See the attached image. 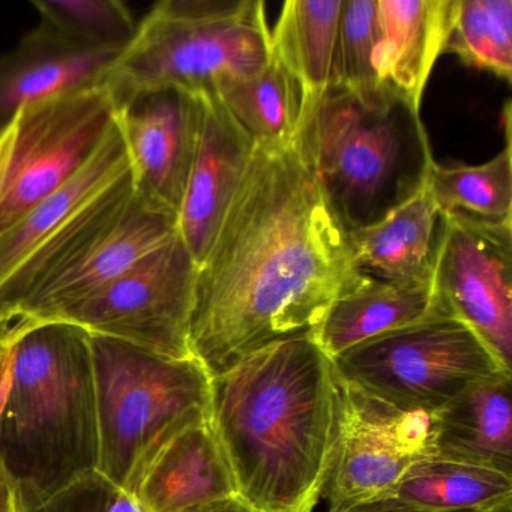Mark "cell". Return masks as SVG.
Masks as SVG:
<instances>
[{"label":"cell","mask_w":512,"mask_h":512,"mask_svg":"<svg viewBox=\"0 0 512 512\" xmlns=\"http://www.w3.org/2000/svg\"><path fill=\"white\" fill-rule=\"evenodd\" d=\"M197 263L179 232L59 322L172 358L190 352Z\"/></svg>","instance_id":"obj_10"},{"label":"cell","mask_w":512,"mask_h":512,"mask_svg":"<svg viewBox=\"0 0 512 512\" xmlns=\"http://www.w3.org/2000/svg\"><path fill=\"white\" fill-rule=\"evenodd\" d=\"M505 148L478 166L433 161L427 182L440 214H460L490 223L512 221L511 109L503 113Z\"/></svg>","instance_id":"obj_25"},{"label":"cell","mask_w":512,"mask_h":512,"mask_svg":"<svg viewBox=\"0 0 512 512\" xmlns=\"http://www.w3.org/2000/svg\"><path fill=\"white\" fill-rule=\"evenodd\" d=\"M511 380L473 383L431 415L436 457L512 475Z\"/></svg>","instance_id":"obj_20"},{"label":"cell","mask_w":512,"mask_h":512,"mask_svg":"<svg viewBox=\"0 0 512 512\" xmlns=\"http://www.w3.org/2000/svg\"><path fill=\"white\" fill-rule=\"evenodd\" d=\"M358 277L296 137L256 145L197 266L191 355L217 377L269 344L313 334Z\"/></svg>","instance_id":"obj_1"},{"label":"cell","mask_w":512,"mask_h":512,"mask_svg":"<svg viewBox=\"0 0 512 512\" xmlns=\"http://www.w3.org/2000/svg\"><path fill=\"white\" fill-rule=\"evenodd\" d=\"M184 512H257L251 508L248 503L239 496L229 497V499L217 500V502L208 503V505L197 506V508L188 509Z\"/></svg>","instance_id":"obj_32"},{"label":"cell","mask_w":512,"mask_h":512,"mask_svg":"<svg viewBox=\"0 0 512 512\" xmlns=\"http://www.w3.org/2000/svg\"><path fill=\"white\" fill-rule=\"evenodd\" d=\"M136 197L128 170L0 283V331L20 308L77 268L124 218Z\"/></svg>","instance_id":"obj_17"},{"label":"cell","mask_w":512,"mask_h":512,"mask_svg":"<svg viewBox=\"0 0 512 512\" xmlns=\"http://www.w3.org/2000/svg\"><path fill=\"white\" fill-rule=\"evenodd\" d=\"M458 0H379L380 85L421 113L431 71L454 28Z\"/></svg>","instance_id":"obj_16"},{"label":"cell","mask_w":512,"mask_h":512,"mask_svg":"<svg viewBox=\"0 0 512 512\" xmlns=\"http://www.w3.org/2000/svg\"><path fill=\"white\" fill-rule=\"evenodd\" d=\"M116 124L106 85L32 104L0 134V233L73 181Z\"/></svg>","instance_id":"obj_8"},{"label":"cell","mask_w":512,"mask_h":512,"mask_svg":"<svg viewBox=\"0 0 512 512\" xmlns=\"http://www.w3.org/2000/svg\"><path fill=\"white\" fill-rule=\"evenodd\" d=\"M199 97V137L178 214L179 235L197 266L217 235L256 146L214 92Z\"/></svg>","instance_id":"obj_13"},{"label":"cell","mask_w":512,"mask_h":512,"mask_svg":"<svg viewBox=\"0 0 512 512\" xmlns=\"http://www.w3.org/2000/svg\"><path fill=\"white\" fill-rule=\"evenodd\" d=\"M446 313L433 281L392 284L359 277L335 299L313 338L332 359L358 344Z\"/></svg>","instance_id":"obj_21"},{"label":"cell","mask_w":512,"mask_h":512,"mask_svg":"<svg viewBox=\"0 0 512 512\" xmlns=\"http://www.w3.org/2000/svg\"><path fill=\"white\" fill-rule=\"evenodd\" d=\"M100 460L98 472L133 493L149 461L185 428L211 419V383L194 356L172 358L89 334Z\"/></svg>","instance_id":"obj_6"},{"label":"cell","mask_w":512,"mask_h":512,"mask_svg":"<svg viewBox=\"0 0 512 512\" xmlns=\"http://www.w3.org/2000/svg\"><path fill=\"white\" fill-rule=\"evenodd\" d=\"M440 214L425 179L418 191L370 226L347 232L356 272L392 284L433 281Z\"/></svg>","instance_id":"obj_19"},{"label":"cell","mask_w":512,"mask_h":512,"mask_svg":"<svg viewBox=\"0 0 512 512\" xmlns=\"http://www.w3.org/2000/svg\"><path fill=\"white\" fill-rule=\"evenodd\" d=\"M20 512H142V509L127 491L116 487L100 472H91Z\"/></svg>","instance_id":"obj_30"},{"label":"cell","mask_w":512,"mask_h":512,"mask_svg":"<svg viewBox=\"0 0 512 512\" xmlns=\"http://www.w3.org/2000/svg\"><path fill=\"white\" fill-rule=\"evenodd\" d=\"M11 380V353L4 344H0V407L4 404ZM0 512H20L16 488L11 484L0 463Z\"/></svg>","instance_id":"obj_31"},{"label":"cell","mask_w":512,"mask_h":512,"mask_svg":"<svg viewBox=\"0 0 512 512\" xmlns=\"http://www.w3.org/2000/svg\"><path fill=\"white\" fill-rule=\"evenodd\" d=\"M377 4L379 0H343L338 25L334 82L361 98L376 97L385 91L376 70Z\"/></svg>","instance_id":"obj_29"},{"label":"cell","mask_w":512,"mask_h":512,"mask_svg":"<svg viewBox=\"0 0 512 512\" xmlns=\"http://www.w3.org/2000/svg\"><path fill=\"white\" fill-rule=\"evenodd\" d=\"M433 287L443 310L466 323L511 370L512 221L443 214Z\"/></svg>","instance_id":"obj_11"},{"label":"cell","mask_w":512,"mask_h":512,"mask_svg":"<svg viewBox=\"0 0 512 512\" xmlns=\"http://www.w3.org/2000/svg\"><path fill=\"white\" fill-rule=\"evenodd\" d=\"M199 94L145 89L116 106L134 191L146 205L178 217L199 137Z\"/></svg>","instance_id":"obj_12"},{"label":"cell","mask_w":512,"mask_h":512,"mask_svg":"<svg viewBox=\"0 0 512 512\" xmlns=\"http://www.w3.org/2000/svg\"><path fill=\"white\" fill-rule=\"evenodd\" d=\"M11 380L0 407V463L19 511L98 472L91 341L82 328L49 322L0 332Z\"/></svg>","instance_id":"obj_3"},{"label":"cell","mask_w":512,"mask_h":512,"mask_svg":"<svg viewBox=\"0 0 512 512\" xmlns=\"http://www.w3.org/2000/svg\"><path fill=\"white\" fill-rule=\"evenodd\" d=\"M350 512H383L379 511V509L371 508V506H361V508L353 509V511Z\"/></svg>","instance_id":"obj_33"},{"label":"cell","mask_w":512,"mask_h":512,"mask_svg":"<svg viewBox=\"0 0 512 512\" xmlns=\"http://www.w3.org/2000/svg\"><path fill=\"white\" fill-rule=\"evenodd\" d=\"M262 0H163L107 74L115 106L145 89L217 92L271 61Z\"/></svg>","instance_id":"obj_5"},{"label":"cell","mask_w":512,"mask_h":512,"mask_svg":"<svg viewBox=\"0 0 512 512\" xmlns=\"http://www.w3.org/2000/svg\"><path fill=\"white\" fill-rule=\"evenodd\" d=\"M497 512H512V508L502 509V511H497Z\"/></svg>","instance_id":"obj_34"},{"label":"cell","mask_w":512,"mask_h":512,"mask_svg":"<svg viewBox=\"0 0 512 512\" xmlns=\"http://www.w3.org/2000/svg\"><path fill=\"white\" fill-rule=\"evenodd\" d=\"M343 0H287L271 32L272 58L301 88V107L316 103L334 80Z\"/></svg>","instance_id":"obj_24"},{"label":"cell","mask_w":512,"mask_h":512,"mask_svg":"<svg viewBox=\"0 0 512 512\" xmlns=\"http://www.w3.org/2000/svg\"><path fill=\"white\" fill-rule=\"evenodd\" d=\"M32 5L43 22L98 49L124 52L139 31L130 8L119 0H34Z\"/></svg>","instance_id":"obj_28"},{"label":"cell","mask_w":512,"mask_h":512,"mask_svg":"<svg viewBox=\"0 0 512 512\" xmlns=\"http://www.w3.org/2000/svg\"><path fill=\"white\" fill-rule=\"evenodd\" d=\"M332 362L343 382L428 415L473 383L512 374L466 323L445 313L358 344Z\"/></svg>","instance_id":"obj_7"},{"label":"cell","mask_w":512,"mask_h":512,"mask_svg":"<svg viewBox=\"0 0 512 512\" xmlns=\"http://www.w3.org/2000/svg\"><path fill=\"white\" fill-rule=\"evenodd\" d=\"M176 233V215L146 205L139 197H134L130 209L113 232L74 271L20 308L5 329L59 322L68 311L121 277Z\"/></svg>","instance_id":"obj_15"},{"label":"cell","mask_w":512,"mask_h":512,"mask_svg":"<svg viewBox=\"0 0 512 512\" xmlns=\"http://www.w3.org/2000/svg\"><path fill=\"white\" fill-rule=\"evenodd\" d=\"M295 137L346 232L412 196L434 161L421 113L386 89L361 98L334 80L301 107Z\"/></svg>","instance_id":"obj_4"},{"label":"cell","mask_w":512,"mask_h":512,"mask_svg":"<svg viewBox=\"0 0 512 512\" xmlns=\"http://www.w3.org/2000/svg\"><path fill=\"white\" fill-rule=\"evenodd\" d=\"M254 145L290 142L301 115L302 94L286 68L271 58L260 73L214 92Z\"/></svg>","instance_id":"obj_26"},{"label":"cell","mask_w":512,"mask_h":512,"mask_svg":"<svg viewBox=\"0 0 512 512\" xmlns=\"http://www.w3.org/2000/svg\"><path fill=\"white\" fill-rule=\"evenodd\" d=\"M334 362L313 335L269 344L212 377L211 424L238 496L257 512H308L335 410Z\"/></svg>","instance_id":"obj_2"},{"label":"cell","mask_w":512,"mask_h":512,"mask_svg":"<svg viewBox=\"0 0 512 512\" xmlns=\"http://www.w3.org/2000/svg\"><path fill=\"white\" fill-rule=\"evenodd\" d=\"M427 457H436L431 415L397 409L337 377L331 442L308 512L376 502Z\"/></svg>","instance_id":"obj_9"},{"label":"cell","mask_w":512,"mask_h":512,"mask_svg":"<svg viewBox=\"0 0 512 512\" xmlns=\"http://www.w3.org/2000/svg\"><path fill=\"white\" fill-rule=\"evenodd\" d=\"M371 508L383 512H497L512 508V475L460 461H416Z\"/></svg>","instance_id":"obj_22"},{"label":"cell","mask_w":512,"mask_h":512,"mask_svg":"<svg viewBox=\"0 0 512 512\" xmlns=\"http://www.w3.org/2000/svg\"><path fill=\"white\" fill-rule=\"evenodd\" d=\"M128 170L127 148L115 124L97 154L73 181L0 233V283Z\"/></svg>","instance_id":"obj_23"},{"label":"cell","mask_w":512,"mask_h":512,"mask_svg":"<svg viewBox=\"0 0 512 512\" xmlns=\"http://www.w3.org/2000/svg\"><path fill=\"white\" fill-rule=\"evenodd\" d=\"M131 496L142 512H184L238 496L211 419L170 439L149 461Z\"/></svg>","instance_id":"obj_18"},{"label":"cell","mask_w":512,"mask_h":512,"mask_svg":"<svg viewBox=\"0 0 512 512\" xmlns=\"http://www.w3.org/2000/svg\"><path fill=\"white\" fill-rule=\"evenodd\" d=\"M445 53L511 83L512 0H458Z\"/></svg>","instance_id":"obj_27"},{"label":"cell","mask_w":512,"mask_h":512,"mask_svg":"<svg viewBox=\"0 0 512 512\" xmlns=\"http://www.w3.org/2000/svg\"><path fill=\"white\" fill-rule=\"evenodd\" d=\"M121 55L80 43L41 22L0 55V134L32 104L104 85Z\"/></svg>","instance_id":"obj_14"}]
</instances>
